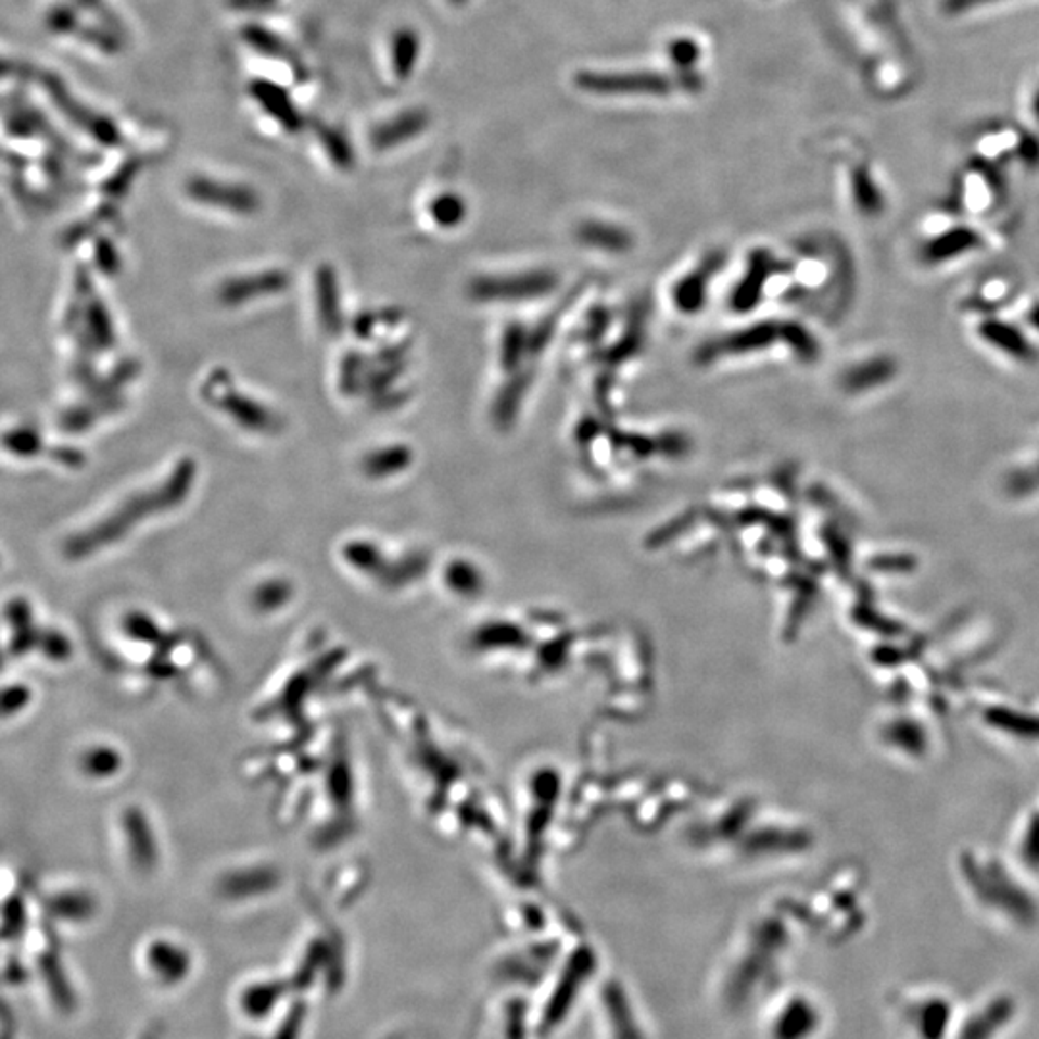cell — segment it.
Instances as JSON below:
<instances>
[{"mask_svg": "<svg viewBox=\"0 0 1039 1039\" xmlns=\"http://www.w3.org/2000/svg\"><path fill=\"white\" fill-rule=\"evenodd\" d=\"M826 1009L811 989L791 988L770 1001L762 1018V1039H819Z\"/></svg>", "mask_w": 1039, "mask_h": 1039, "instance_id": "1", "label": "cell"}, {"mask_svg": "<svg viewBox=\"0 0 1039 1039\" xmlns=\"http://www.w3.org/2000/svg\"><path fill=\"white\" fill-rule=\"evenodd\" d=\"M963 1005L943 989H916L899 1001V1021L909 1039H951Z\"/></svg>", "mask_w": 1039, "mask_h": 1039, "instance_id": "2", "label": "cell"}, {"mask_svg": "<svg viewBox=\"0 0 1039 1039\" xmlns=\"http://www.w3.org/2000/svg\"><path fill=\"white\" fill-rule=\"evenodd\" d=\"M1023 1013V1003L1013 991L996 989L963 1006L951 1039H1005Z\"/></svg>", "mask_w": 1039, "mask_h": 1039, "instance_id": "3", "label": "cell"}, {"mask_svg": "<svg viewBox=\"0 0 1039 1039\" xmlns=\"http://www.w3.org/2000/svg\"><path fill=\"white\" fill-rule=\"evenodd\" d=\"M191 483V476L183 472L181 468L176 470V472L169 476L168 482L164 485H159L154 487L153 491H149L147 497H137V499L129 501L126 507L119 510L118 515L111 516L104 524L99 528V530H93V532L87 533L81 540H76L72 543V555H84V553H89V550L97 549L104 545L106 541H111V537L118 535V533L126 530L127 522L131 518H136L139 515H149L153 510H161V507L164 505H174L176 501L181 499L186 495L187 485Z\"/></svg>", "mask_w": 1039, "mask_h": 1039, "instance_id": "4", "label": "cell"}, {"mask_svg": "<svg viewBox=\"0 0 1039 1039\" xmlns=\"http://www.w3.org/2000/svg\"><path fill=\"white\" fill-rule=\"evenodd\" d=\"M583 89L593 91H639V93H664L670 84L662 76L651 74H624V76H590L580 77Z\"/></svg>", "mask_w": 1039, "mask_h": 1039, "instance_id": "5", "label": "cell"}, {"mask_svg": "<svg viewBox=\"0 0 1039 1039\" xmlns=\"http://www.w3.org/2000/svg\"><path fill=\"white\" fill-rule=\"evenodd\" d=\"M81 766H84L85 772L91 774V776H109V774H112L114 769L118 766V755L111 751V749L97 747L93 751H89L85 755Z\"/></svg>", "mask_w": 1039, "mask_h": 1039, "instance_id": "6", "label": "cell"}, {"mask_svg": "<svg viewBox=\"0 0 1039 1039\" xmlns=\"http://www.w3.org/2000/svg\"><path fill=\"white\" fill-rule=\"evenodd\" d=\"M31 701V689L27 685H12L0 689V717H14L26 709Z\"/></svg>", "mask_w": 1039, "mask_h": 1039, "instance_id": "7", "label": "cell"}, {"mask_svg": "<svg viewBox=\"0 0 1039 1039\" xmlns=\"http://www.w3.org/2000/svg\"><path fill=\"white\" fill-rule=\"evenodd\" d=\"M39 649L45 652L47 659L66 660L72 652V643L66 639V635L60 634L56 630H47L41 632Z\"/></svg>", "mask_w": 1039, "mask_h": 1039, "instance_id": "8", "label": "cell"}, {"mask_svg": "<svg viewBox=\"0 0 1039 1039\" xmlns=\"http://www.w3.org/2000/svg\"><path fill=\"white\" fill-rule=\"evenodd\" d=\"M7 620H9L10 625H12V630L34 625V610H31L27 600H12L9 607H7Z\"/></svg>", "mask_w": 1039, "mask_h": 1039, "instance_id": "9", "label": "cell"}, {"mask_svg": "<svg viewBox=\"0 0 1039 1039\" xmlns=\"http://www.w3.org/2000/svg\"><path fill=\"white\" fill-rule=\"evenodd\" d=\"M697 47L689 41H680L672 47V56L676 59V62L680 64H689L695 56H697Z\"/></svg>", "mask_w": 1039, "mask_h": 1039, "instance_id": "10", "label": "cell"}, {"mask_svg": "<svg viewBox=\"0 0 1039 1039\" xmlns=\"http://www.w3.org/2000/svg\"><path fill=\"white\" fill-rule=\"evenodd\" d=\"M1028 106H1030L1031 116L1039 122V81H1036V84L1031 85L1030 102H1028Z\"/></svg>", "mask_w": 1039, "mask_h": 1039, "instance_id": "11", "label": "cell"}]
</instances>
